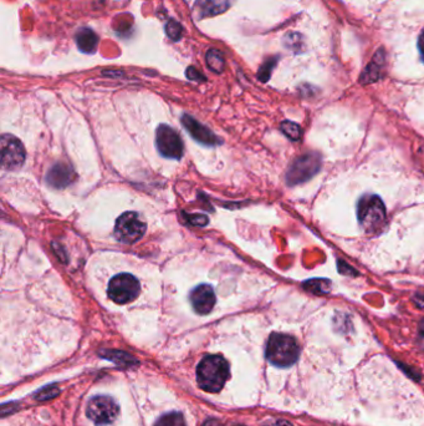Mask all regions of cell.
Returning a JSON list of instances; mask_svg holds the SVG:
<instances>
[{
  "label": "cell",
  "mask_w": 424,
  "mask_h": 426,
  "mask_svg": "<svg viewBox=\"0 0 424 426\" xmlns=\"http://www.w3.org/2000/svg\"><path fill=\"white\" fill-rule=\"evenodd\" d=\"M229 378V364L222 355H208L197 368L198 385L208 393H218Z\"/></svg>",
  "instance_id": "cell-1"
},
{
  "label": "cell",
  "mask_w": 424,
  "mask_h": 426,
  "mask_svg": "<svg viewBox=\"0 0 424 426\" xmlns=\"http://www.w3.org/2000/svg\"><path fill=\"white\" fill-rule=\"evenodd\" d=\"M360 226L366 234H377L386 225V207L377 194L362 196L357 205Z\"/></svg>",
  "instance_id": "cell-2"
},
{
  "label": "cell",
  "mask_w": 424,
  "mask_h": 426,
  "mask_svg": "<svg viewBox=\"0 0 424 426\" xmlns=\"http://www.w3.org/2000/svg\"><path fill=\"white\" fill-rule=\"evenodd\" d=\"M300 348L298 341L292 335L274 333L270 335L266 346V358L272 366L287 368L298 358Z\"/></svg>",
  "instance_id": "cell-3"
},
{
  "label": "cell",
  "mask_w": 424,
  "mask_h": 426,
  "mask_svg": "<svg viewBox=\"0 0 424 426\" xmlns=\"http://www.w3.org/2000/svg\"><path fill=\"white\" fill-rule=\"evenodd\" d=\"M146 229V222L141 218L139 213L125 212L116 221L115 236L122 243L133 245L145 236Z\"/></svg>",
  "instance_id": "cell-4"
},
{
  "label": "cell",
  "mask_w": 424,
  "mask_h": 426,
  "mask_svg": "<svg viewBox=\"0 0 424 426\" xmlns=\"http://www.w3.org/2000/svg\"><path fill=\"white\" fill-rule=\"evenodd\" d=\"M141 292L139 282L134 276L121 273L115 276L108 283L107 293L110 300L117 304H127L136 300Z\"/></svg>",
  "instance_id": "cell-5"
},
{
  "label": "cell",
  "mask_w": 424,
  "mask_h": 426,
  "mask_svg": "<svg viewBox=\"0 0 424 426\" xmlns=\"http://www.w3.org/2000/svg\"><path fill=\"white\" fill-rule=\"evenodd\" d=\"M321 168V157L318 153H306L292 162L286 175V182L290 186L304 183L311 180L312 177Z\"/></svg>",
  "instance_id": "cell-6"
},
{
  "label": "cell",
  "mask_w": 424,
  "mask_h": 426,
  "mask_svg": "<svg viewBox=\"0 0 424 426\" xmlns=\"http://www.w3.org/2000/svg\"><path fill=\"white\" fill-rule=\"evenodd\" d=\"M119 413V405L108 396H95L87 405V416L99 426L113 424L117 419Z\"/></svg>",
  "instance_id": "cell-7"
},
{
  "label": "cell",
  "mask_w": 424,
  "mask_h": 426,
  "mask_svg": "<svg viewBox=\"0 0 424 426\" xmlns=\"http://www.w3.org/2000/svg\"><path fill=\"white\" fill-rule=\"evenodd\" d=\"M156 145L159 153L172 160H180L183 156V142L177 131L168 125H159L156 133Z\"/></svg>",
  "instance_id": "cell-8"
},
{
  "label": "cell",
  "mask_w": 424,
  "mask_h": 426,
  "mask_svg": "<svg viewBox=\"0 0 424 426\" xmlns=\"http://www.w3.org/2000/svg\"><path fill=\"white\" fill-rule=\"evenodd\" d=\"M1 165L7 170H18L25 162V148L19 139L10 133H4L0 140Z\"/></svg>",
  "instance_id": "cell-9"
},
{
  "label": "cell",
  "mask_w": 424,
  "mask_h": 426,
  "mask_svg": "<svg viewBox=\"0 0 424 426\" xmlns=\"http://www.w3.org/2000/svg\"><path fill=\"white\" fill-rule=\"evenodd\" d=\"M189 300L192 303L193 309L198 314L206 315L211 313L217 303V297L214 289L209 284H200L196 287L191 292Z\"/></svg>",
  "instance_id": "cell-10"
},
{
  "label": "cell",
  "mask_w": 424,
  "mask_h": 426,
  "mask_svg": "<svg viewBox=\"0 0 424 426\" xmlns=\"http://www.w3.org/2000/svg\"><path fill=\"white\" fill-rule=\"evenodd\" d=\"M182 124L186 127L187 131L191 133L193 139L198 141L202 145H208V146H214L218 145L220 140L214 135V133L208 128V127L202 125L200 122L196 120L189 115H183L182 117Z\"/></svg>",
  "instance_id": "cell-11"
},
{
  "label": "cell",
  "mask_w": 424,
  "mask_h": 426,
  "mask_svg": "<svg viewBox=\"0 0 424 426\" xmlns=\"http://www.w3.org/2000/svg\"><path fill=\"white\" fill-rule=\"evenodd\" d=\"M75 180L73 167L65 164H58L50 168L47 173V183L54 188H65Z\"/></svg>",
  "instance_id": "cell-12"
},
{
  "label": "cell",
  "mask_w": 424,
  "mask_h": 426,
  "mask_svg": "<svg viewBox=\"0 0 424 426\" xmlns=\"http://www.w3.org/2000/svg\"><path fill=\"white\" fill-rule=\"evenodd\" d=\"M232 5V0H197L196 13L198 18L215 16L224 13Z\"/></svg>",
  "instance_id": "cell-13"
},
{
  "label": "cell",
  "mask_w": 424,
  "mask_h": 426,
  "mask_svg": "<svg viewBox=\"0 0 424 426\" xmlns=\"http://www.w3.org/2000/svg\"><path fill=\"white\" fill-rule=\"evenodd\" d=\"M384 67H385V53H384V50H379L375 55L373 60L368 64V67H366L365 73L362 74V76H361V81L364 84H370L373 81H377L382 76Z\"/></svg>",
  "instance_id": "cell-14"
},
{
  "label": "cell",
  "mask_w": 424,
  "mask_h": 426,
  "mask_svg": "<svg viewBox=\"0 0 424 426\" xmlns=\"http://www.w3.org/2000/svg\"><path fill=\"white\" fill-rule=\"evenodd\" d=\"M76 44L82 53H93L99 44L97 35L91 29H81L76 35Z\"/></svg>",
  "instance_id": "cell-15"
},
{
  "label": "cell",
  "mask_w": 424,
  "mask_h": 426,
  "mask_svg": "<svg viewBox=\"0 0 424 426\" xmlns=\"http://www.w3.org/2000/svg\"><path fill=\"white\" fill-rule=\"evenodd\" d=\"M306 291L315 294H327L331 291V282L329 280H310L304 283Z\"/></svg>",
  "instance_id": "cell-16"
},
{
  "label": "cell",
  "mask_w": 424,
  "mask_h": 426,
  "mask_svg": "<svg viewBox=\"0 0 424 426\" xmlns=\"http://www.w3.org/2000/svg\"><path fill=\"white\" fill-rule=\"evenodd\" d=\"M207 64L214 73H222L224 69V58L217 49H211L207 53Z\"/></svg>",
  "instance_id": "cell-17"
},
{
  "label": "cell",
  "mask_w": 424,
  "mask_h": 426,
  "mask_svg": "<svg viewBox=\"0 0 424 426\" xmlns=\"http://www.w3.org/2000/svg\"><path fill=\"white\" fill-rule=\"evenodd\" d=\"M154 426H187V424L182 414L169 413L159 418Z\"/></svg>",
  "instance_id": "cell-18"
},
{
  "label": "cell",
  "mask_w": 424,
  "mask_h": 426,
  "mask_svg": "<svg viewBox=\"0 0 424 426\" xmlns=\"http://www.w3.org/2000/svg\"><path fill=\"white\" fill-rule=\"evenodd\" d=\"M281 130L290 140L298 141L301 139V135H303L301 127L298 126V124H295V122L284 121L281 124Z\"/></svg>",
  "instance_id": "cell-19"
},
{
  "label": "cell",
  "mask_w": 424,
  "mask_h": 426,
  "mask_svg": "<svg viewBox=\"0 0 424 426\" xmlns=\"http://www.w3.org/2000/svg\"><path fill=\"white\" fill-rule=\"evenodd\" d=\"M285 45L295 53H300L304 49V39L301 35L296 33L287 34L285 36Z\"/></svg>",
  "instance_id": "cell-20"
},
{
  "label": "cell",
  "mask_w": 424,
  "mask_h": 426,
  "mask_svg": "<svg viewBox=\"0 0 424 426\" xmlns=\"http://www.w3.org/2000/svg\"><path fill=\"white\" fill-rule=\"evenodd\" d=\"M166 33L173 41H177L180 39L182 33H183V29H182V25L177 23V21H169L166 24Z\"/></svg>",
  "instance_id": "cell-21"
},
{
  "label": "cell",
  "mask_w": 424,
  "mask_h": 426,
  "mask_svg": "<svg viewBox=\"0 0 424 426\" xmlns=\"http://www.w3.org/2000/svg\"><path fill=\"white\" fill-rule=\"evenodd\" d=\"M106 358L116 361L117 364H121V366H130L133 360L131 355H127L122 352H107Z\"/></svg>",
  "instance_id": "cell-22"
},
{
  "label": "cell",
  "mask_w": 424,
  "mask_h": 426,
  "mask_svg": "<svg viewBox=\"0 0 424 426\" xmlns=\"http://www.w3.org/2000/svg\"><path fill=\"white\" fill-rule=\"evenodd\" d=\"M275 64H276V59H269V60L266 61V64L259 70V79L261 81L269 80Z\"/></svg>",
  "instance_id": "cell-23"
},
{
  "label": "cell",
  "mask_w": 424,
  "mask_h": 426,
  "mask_svg": "<svg viewBox=\"0 0 424 426\" xmlns=\"http://www.w3.org/2000/svg\"><path fill=\"white\" fill-rule=\"evenodd\" d=\"M187 78L188 79H191V80L199 81V80H206V78L202 75V74L197 71L194 67H188V70H187Z\"/></svg>",
  "instance_id": "cell-24"
},
{
  "label": "cell",
  "mask_w": 424,
  "mask_h": 426,
  "mask_svg": "<svg viewBox=\"0 0 424 426\" xmlns=\"http://www.w3.org/2000/svg\"><path fill=\"white\" fill-rule=\"evenodd\" d=\"M338 269H340V272L342 274H351V276H353V274L357 273L353 268L347 266L346 262H341V260L338 262Z\"/></svg>",
  "instance_id": "cell-25"
},
{
  "label": "cell",
  "mask_w": 424,
  "mask_h": 426,
  "mask_svg": "<svg viewBox=\"0 0 424 426\" xmlns=\"http://www.w3.org/2000/svg\"><path fill=\"white\" fill-rule=\"evenodd\" d=\"M418 344L424 350V320L419 323V328H418Z\"/></svg>",
  "instance_id": "cell-26"
},
{
  "label": "cell",
  "mask_w": 424,
  "mask_h": 426,
  "mask_svg": "<svg viewBox=\"0 0 424 426\" xmlns=\"http://www.w3.org/2000/svg\"><path fill=\"white\" fill-rule=\"evenodd\" d=\"M189 220L192 221L193 225H202L206 226L208 223V218L206 216H196V217H189Z\"/></svg>",
  "instance_id": "cell-27"
},
{
  "label": "cell",
  "mask_w": 424,
  "mask_h": 426,
  "mask_svg": "<svg viewBox=\"0 0 424 426\" xmlns=\"http://www.w3.org/2000/svg\"><path fill=\"white\" fill-rule=\"evenodd\" d=\"M418 49H419L421 55H422V59H423L424 61V32L422 33V35L419 36V41H418Z\"/></svg>",
  "instance_id": "cell-28"
},
{
  "label": "cell",
  "mask_w": 424,
  "mask_h": 426,
  "mask_svg": "<svg viewBox=\"0 0 424 426\" xmlns=\"http://www.w3.org/2000/svg\"><path fill=\"white\" fill-rule=\"evenodd\" d=\"M204 426H218V423H217V421H214V420H212V421H208Z\"/></svg>",
  "instance_id": "cell-29"
}]
</instances>
